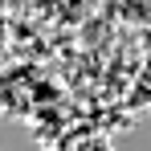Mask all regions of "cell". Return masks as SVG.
<instances>
[{
    "label": "cell",
    "instance_id": "cell-1",
    "mask_svg": "<svg viewBox=\"0 0 151 151\" xmlns=\"http://www.w3.org/2000/svg\"><path fill=\"white\" fill-rule=\"evenodd\" d=\"M33 78H37V70H29V65H4L0 70V110L8 119H29L37 106L57 98L53 86L33 90Z\"/></svg>",
    "mask_w": 151,
    "mask_h": 151
},
{
    "label": "cell",
    "instance_id": "cell-2",
    "mask_svg": "<svg viewBox=\"0 0 151 151\" xmlns=\"http://www.w3.org/2000/svg\"><path fill=\"white\" fill-rule=\"evenodd\" d=\"M61 151H114V147H110L106 135H78V139H70Z\"/></svg>",
    "mask_w": 151,
    "mask_h": 151
},
{
    "label": "cell",
    "instance_id": "cell-3",
    "mask_svg": "<svg viewBox=\"0 0 151 151\" xmlns=\"http://www.w3.org/2000/svg\"><path fill=\"white\" fill-rule=\"evenodd\" d=\"M0 49H4V0H0Z\"/></svg>",
    "mask_w": 151,
    "mask_h": 151
}]
</instances>
